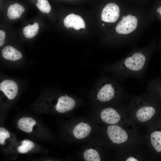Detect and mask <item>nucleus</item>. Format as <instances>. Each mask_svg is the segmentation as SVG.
Wrapping results in <instances>:
<instances>
[{
    "instance_id": "nucleus-12",
    "label": "nucleus",
    "mask_w": 161,
    "mask_h": 161,
    "mask_svg": "<svg viewBox=\"0 0 161 161\" xmlns=\"http://www.w3.org/2000/svg\"><path fill=\"white\" fill-rule=\"evenodd\" d=\"M36 123V121L30 117H24L20 118L18 121L17 126L21 130L28 133L31 132L33 126Z\"/></svg>"
},
{
    "instance_id": "nucleus-10",
    "label": "nucleus",
    "mask_w": 161,
    "mask_h": 161,
    "mask_svg": "<svg viewBox=\"0 0 161 161\" xmlns=\"http://www.w3.org/2000/svg\"><path fill=\"white\" fill-rule=\"evenodd\" d=\"M2 54L4 58L11 61H17L22 58L21 52L11 46L4 47L2 50Z\"/></svg>"
},
{
    "instance_id": "nucleus-20",
    "label": "nucleus",
    "mask_w": 161,
    "mask_h": 161,
    "mask_svg": "<svg viewBox=\"0 0 161 161\" xmlns=\"http://www.w3.org/2000/svg\"><path fill=\"white\" fill-rule=\"evenodd\" d=\"M6 37V33L3 30H0V47L4 44Z\"/></svg>"
},
{
    "instance_id": "nucleus-4",
    "label": "nucleus",
    "mask_w": 161,
    "mask_h": 161,
    "mask_svg": "<svg viewBox=\"0 0 161 161\" xmlns=\"http://www.w3.org/2000/svg\"><path fill=\"white\" fill-rule=\"evenodd\" d=\"M119 16V6L115 3H109L103 10L101 20L106 22L114 23L118 19Z\"/></svg>"
},
{
    "instance_id": "nucleus-18",
    "label": "nucleus",
    "mask_w": 161,
    "mask_h": 161,
    "mask_svg": "<svg viewBox=\"0 0 161 161\" xmlns=\"http://www.w3.org/2000/svg\"><path fill=\"white\" fill-rule=\"evenodd\" d=\"M36 6L43 13H48L50 12L51 7L47 0H37Z\"/></svg>"
},
{
    "instance_id": "nucleus-8",
    "label": "nucleus",
    "mask_w": 161,
    "mask_h": 161,
    "mask_svg": "<svg viewBox=\"0 0 161 161\" xmlns=\"http://www.w3.org/2000/svg\"><path fill=\"white\" fill-rule=\"evenodd\" d=\"M64 26L68 29L73 27L78 30L80 28H85V24L82 17L73 13L67 16L64 20Z\"/></svg>"
},
{
    "instance_id": "nucleus-5",
    "label": "nucleus",
    "mask_w": 161,
    "mask_h": 161,
    "mask_svg": "<svg viewBox=\"0 0 161 161\" xmlns=\"http://www.w3.org/2000/svg\"><path fill=\"white\" fill-rule=\"evenodd\" d=\"M107 133L113 143L120 144L124 143L128 138L126 131L120 127L116 125L109 126L107 128Z\"/></svg>"
},
{
    "instance_id": "nucleus-13",
    "label": "nucleus",
    "mask_w": 161,
    "mask_h": 161,
    "mask_svg": "<svg viewBox=\"0 0 161 161\" xmlns=\"http://www.w3.org/2000/svg\"><path fill=\"white\" fill-rule=\"evenodd\" d=\"M25 11L24 7L20 4L16 3L10 5L8 8L7 16L11 20L20 18Z\"/></svg>"
},
{
    "instance_id": "nucleus-1",
    "label": "nucleus",
    "mask_w": 161,
    "mask_h": 161,
    "mask_svg": "<svg viewBox=\"0 0 161 161\" xmlns=\"http://www.w3.org/2000/svg\"><path fill=\"white\" fill-rule=\"evenodd\" d=\"M145 57L140 52L135 53L126 58L118 66L120 69L130 72H136L141 70L145 64Z\"/></svg>"
},
{
    "instance_id": "nucleus-6",
    "label": "nucleus",
    "mask_w": 161,
    "mask_h": 161,
    "mask_svg": "<svg viewBox=\"0 0 161 161\" xmlns=\"http://www.w3.org/2000/svg\"><path fill=\"white\" fill-rule=\"evenodd\" d=\"M0 90L4 93L8 99L13 100L17 96L18 88L15 81L11 79H6L0 83Z\"/></svg>"
},
{
    "instance_id": "nucleus-14",
    "label": "nucleus",
    "mask_w": 161,
    "mask_h": 161,
    "mask_svg": "<svg viewBox=\"0 0 161 161\" xmlns=\"http://www.w3.org/2000/svg\"><path fill=\"white\" fill-rule=\"evenodd\" d=\"M39 29V26L37 22L33 24H29L25 27L23 30V33L24 37L28 38H32L34 37L37 34Z\"/></svg>"
},
{
    "instance_id": "nucleus-2",
    "label": "nucleus",
    "mask_w": 161,
    "mask_h": 161,
    "mask_svg": "<svg viewBox=\"0 0 161 161\" xmlns=\"http://www.w3.org/2000/svg\"><path fill=\"white\" fill-rule=\"evenodd\" d=\"M118 87L113 82L107 81L103 83L99 87L97 94V98L102 102H108L114 96Z\"/></svg>"
},
{
    "instance_id": "nucleus-15",
    "label": "nucleus",
    "mask_w": 161,
    "mask_h": 161,
    "mask_svg": "<svg viewBox=\"0 0 161 161\" xmlns=\"http://www.w3.org/2000/svg\"><path fill=\"white\" fill-rule=\"evenodd\" d=\"M84 159L86 161H100V155L98 152L92 148L86 149L83 154Z\"/></svg>"
},
{
    "instance_id": "nucleus-23",
    "label": "nucleus",
    "mask_w": 161,
    "mask_h": 161,
    "mask_svg": "<svg viewBox=\"0 0 161 161\" xmlns=\"http://www.w3.org/2000/svg\"><path fill=\"white\" fill-rule=\"evenodd\" d=\"M104 25V24H103V26Z\"/></svg>"
},
{
    "instance_id": "nucleus-19",
    "label": "nucleus",
    "mask_w": 161,
    "mask_h": 161,
    "mask_svg": "<svg viewBox=\"0 0 161 161\" xmlns=\"http://www.w3.org/2000/svg\"><path fill=\"white\" fill-rule=\"evenodd\" d=\"M10 136L8 131L5 128L0 127V144L3 145L5 140Z\"/></svg>"
},
{
    "instance_id": "nucleus-3",
    "label": "nucleus",
    "mask_w": 161,
    "mask_h": 161,
    "mask_svg": "<svg viewBox=\"0 0 161 161\" xmlns=\"http://www.w3.org/2000/svg\"><path fill=\"white\" fill-rule=\"evenodd\" d=\"M116 28L117 32L121 34H127L134 31L137 24V19L135 16L128 15L123 16Z\"/></svg>"
},
{
    "instance_id": "nucleus-22",
    "label": "nucleus",
    "mask_w": 161,
    "mask_h": 161,
    "mask_svg": "<svg viewBox=\"0 0 161 161\" xmlns=\"http://www.w3.org/2000/svg\"><path fill=\"white\" fill-rule=\"evenodd\" d=\"M157 11L161 15V7H160L157 9Z\"/></svg>"
},
{
    "instance_id": "nucleus-7",
    "label": "nucleus",
    "mask_w": 161,
    "mask_h": 161,
    "mask_svg": "<svg viewBox=\"0 0 161 161\" xmlns=\"http://www.w3.org/2000/svg\"><path fill=\"white\" fill-rule=\"evenodd\" d=\"M91 130V127L88 123L80 122L73 128L72 135L76 139L81 140L88 137L90 134Z\"/></svg>"
},
{
    "instance_id": "nucleus-17",
    "label": "nucleus",
    "mask_w": 161,
    "mask_h": 161,
    "mask_svg": "<svg viewBox=\"0 0 161 161\" xmlns=\"http://www.w3.org/2000/svg\"><path fill=\"white\" fill-rule=\"evenodd\" d=\"M35 146L34 143L28 140H25L21 142V145L17 149L18 152L21 154L26 153L32 150Z\"/></svg>"
},
{
    "instance_id": "nucleus-9",
    "label": "nucleus",
    "mask_w": 161,
    "mask_h": 161,
    "mask_svg": "<svg viewBox=\"0 0 161 161\" xmlns=\"http://www.w3.org/2000/svg\"><path fill=\"white\" fill-rule=\"evenodd\" d=\"M100 117L103 121L108 124L117 123L120 119V115L112 108H107L103 110L100 113Z\"/></svg>"
},
{
    "instance_id": "nucleus-11",
    "label": "nucleus",
    "mask_w": 161,
    "mask_h": 161,
    "mask_svg": "<svg viewBox=\"0 0 161 161\" xmlns=\"http://www.w3.org/2000/svg\"><path fill=\"white\" fill-rule=\"evenodd\" d=\"M155 112L153 107L145 106L139 109L137 111L136 115L140 121L144 122L151 119L155 114Z\"/></svg>"
},
{
    "instance_id": "nucleus-21",
    "label": "nucleus",
    "mask_w": 161,
    "mask_h": 161,
    "mask_svg": "<svg viewBox=\"0 0 161 161\" xmlns=\"http://www.w3.org/2000/svg\"><path fill=\"white\" fill-rule=\"evenodd\" d=\"M126 161H137L138 160L136 159L133 157H130L128 158L126 160Z\"/></svg>"
},
{
    "instance_id": "nucleus-16",
    "label": "nucleus",
    "mask_w": 161,
    "mask_h": 161,
    "mask_svg": "<svg viewBox=\"0 0 161 161\" xmlns=\"http://www.w3.org/2000/svg\"><path fill=\"white\" fill-rule=\"evenodd\" d=\"M151 144L158 152L161 151V132L155 131L151 135Z\"/></svg>"
}]
</instances>
